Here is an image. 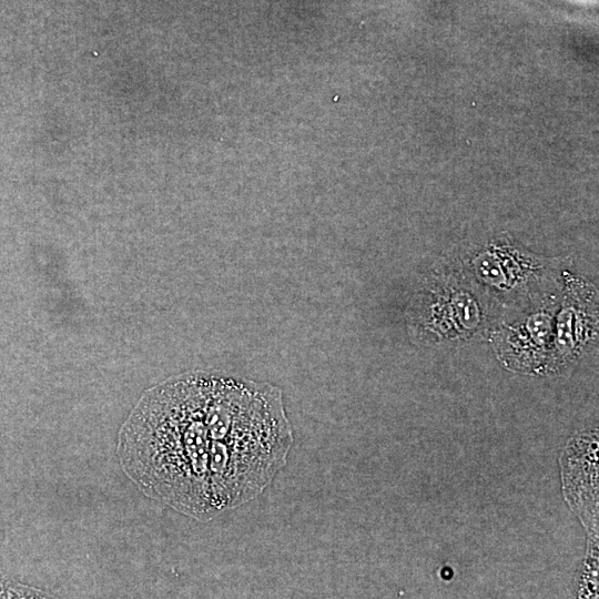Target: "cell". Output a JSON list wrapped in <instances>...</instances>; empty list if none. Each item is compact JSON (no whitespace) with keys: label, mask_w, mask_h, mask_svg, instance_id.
Masks as SVG:
<instances>
[{"label":"cell","mask_w":599,"mask_h":599,"mask_svg":"<svg viewBox=\"0 0 599 599\" xmlns=\"http://www.w3.org/2000/svg\"><path fill=\"white\" fill-rule=\"evenodd\" d=\"M292 444L280 388L193 372L144 393L120 430L118 451L145 495L210 520L262 494Z\"/></svg>","instance_id":"1"},{"label":"cell","mask_w":599,"mask_h":599,"mask_svg":"<svg viewBox=\"0 0 599 599\" xmlns=\"http://www.w3.org/2000/svg\"><path fill=\"white\" fill-rule=\"evenodd\" d=\"M439 261L501 311L557 287L568 268V257L537 253L508 233L463 242Z\"/></svg>","instance_id":"2"},{"label":"cell","mask_w":599,"mask_h":599,"mask_svg":"<svg viewBox=\"0 0 599 599\" xmlns=\"http://www.w3.org/2000/svg\"><path fill=\"white\" fill-rule=\"evenodd\" d=\"M501 309L440 261L420 278L407 328L424 345H458L487 337Z\"/></svg>","instance_id":"3"},{"label":"cell","mask_w":599,"mask_h":599,"mask_svg":"<svg viewBox=\"0 0 599 599\" xmlns=\"http://www.w3.org/2000/svg\"><path fill=\"white\" fill-rule=\"evenodd\" d=\"M560 286L500 312L487 337L507 367L546 370Z\"/></svg>","instance_id":"4"},{"label":"cell","mask_w":599,"mask_h":599,"mask_svg":"<svg viewBox=\"0 0 599 599\" xmlns=\"http://www.w3.org/2000/svg\"><path fill=\"white\" fill-rule=\"evenodd\" d=\"M598 291L581 275L566 270L554 317L546 370H558L576 361L597 341Z\"/></svg>","instance_id":"5"}]
</instances>
